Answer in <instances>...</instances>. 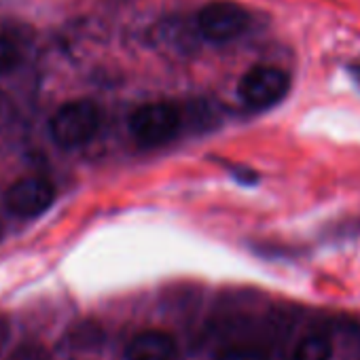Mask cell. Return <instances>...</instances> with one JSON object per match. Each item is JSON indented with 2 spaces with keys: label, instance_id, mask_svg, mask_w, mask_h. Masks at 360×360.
Masks as SVG:
<instances>
[{
  "label": "cell",
  "instance_id": "1",
  "mask_svg": "<svg viewBox=\"0 0 360 360\" xmlns=\"http://www.w3.org/2000/svg\"><path fill=\"white\" fill-rule=\"evenodd\" d=\"M100 108L91 100H72L62 104L49 119L51 140L62 148H79L94 140L100 129Z\"/></svg>",
  "mask_w": 360,
  "mask_h": 360
},
{
  "label": "cell",
  "instance_id": "2",
  "mask_svg": "<svg viewBox=\"0 0 360 360\" xmlns=\"http://www.w3.org/2000/svg\"><path fill=\"white\" fill-rule=\"evenodd\" d=\"M183 127V115L169 102H150L129 115V131L142 146H161L174 140Z\"/></svg>",
  "mask_w": 360,
  "mask_h": 360
},
{
  "label": "cell",
  "instance_id": "3",
  "mask_svg": "<svg viewBox=\"0 0 360 360\" xmlns=\"http://www.w3.org/2000/svg\"><path fill=\"white\" fill-rule=\"evenodd\" d=\"M290 91V77L276 66L250 68L238 85L240 100L255 110H265L282 102Z\"/></svg>",
  "mask_w": 360,
  "mask_h": 360
},
{
  "label": "cell",
  "instance_id": "4",
  "mask_svg": "<svg viewBox=\"0 0 360 360\" xmlns=\"http://www.w3.org/2000/svg\"><path fill=\"white\" fill-rule=\"evenodd\" d=\"M248 24V11L238 3H231V0H212L200 11L198 18V28L202 37L212 43H227L238 39L246 32Z\"/></svg>",
  "mask_w": 360,
  "mask_h": 360
},
{
  "label": "cell",
  "instance_id": "5",
  "mask_svg": "<svg viewBox=\"0 0 360 360\" xmlns=\"http://www.w3.org/2000/svg\"><path fill=\"white\" fill-rule=\"evenodd\" d=\"M58 198L56 185L43 176H24L7 189L5 206L20 219H37L45 214Z\"/></svg>",
  "mask_w": 360,
  "mask_h": 360
},
{
  "label": "cell",
  "instance_id": "6",
  "mask_svg": "<svg viewBox=\"0 0 360 360\" xmlns=\"http://www.w3.org/2000/svg\"><path fill=\"white\" fill-rule=\"evenodd\" d=\"M178 345L167 330L146 328L136 333L125 345V360H176Z\"/></svg>",
  "mask_w": 360,
  "mask_h": 360
},
{
  "label": "cell",
  "instance_id": "7",
  "mask_svg": "<svg viewBox=\"0 0 360 360\" xmlns=\"http://www.w3.org/2000/svg\"><path fill=\"white\" fill-rule=\"evenodd\" d=\"M333 339L326 330H309L290 347L286 360H330Z\"/></svg>",
  "mask_w": 360,
  "mask_h": 360
},
{
  "label": "cell",
  "instance_id": "8",
  "mask_svg": "<svg viewBox=\"0 0 360 360\" xmlns=\"http://www.w3.org/2000/svg\"><path fill=\"white\" fill-rule=\"evenodd\" d=\"M214 360H271L269 352L252 343H231L214 354Z\"/></svg>",
  "mask_w": 360,
  "mask_h": 360
},
{
  "label": "cell",
  "instance_id": "9",
  "mask_svg": "<svg viewBox=\"0 0 360 360\" xmlns=\"http://www.w3.org/2000/svg\"><path fill=\"white\" fill-rule=\"evenodd\" d=\"M20 62H22V53H20L18 43L5 34H0V75L15 70Z\"/></svg>",
  "mask_w": 360,
  "mask_h": 360
},
{
  "label": "cell",
  "instance_id": "10",
  "mask_svg": "<svg viewBox=\"0 0 360 360\" xmlns=\"http://www.w3.org/2000/svg\"><path fill=\"white\" fill-rule=\"evenodd\" d=\"M7 337H9V324H7V320L3 316H0V349H3Z\"/></svg>",
  "mask_w": 360,
  "mask_h": 360
},
{
  "label": "cell",
  "instance_id": "11",
  "mask_svg": "<svg viewBox=\"0 0 360 360\" xmlns=\"http://www.w3.org/2000/svg\"><path fill=\"white\" fill-rule=\"evenodd\" d=\"M347 72H349V77L360 85V64H349V66H347Z\"/></svg>",
  "mask_w": 360,
  "mask_h": 360
}]
</instances>
